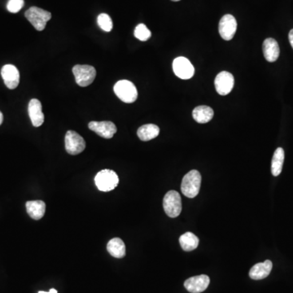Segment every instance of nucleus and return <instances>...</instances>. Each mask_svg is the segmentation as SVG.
I'll use <instances>...</instances> for the list:
<instances>
[{"mask_svg": "<svg viewBox=\"0 0 293 293\" xmlns=\"http://www.w3.org/2000/svg\"><path fill=\"white\" fill-rule=\"evenodd\" d=\"M201 185V175L195 170L190 171L183 177L181 191L187 197L194 198L200 192Z\"/></svg>", "mask_w": 293, "mask_h": 293, "instance_id": "f257e3e1", "label": "nucleus"}, {"mask_svg": "<svg viewBox=\"0 0 293 293\" xmlns=\"http://www.w3.org/2000/svg\"><path fill=\"white\" fill-rule=\"evenodd\" d=\"M95 183L98 189L104 192L114 190L118 185V176L111 170H103L96 175Z\"/></svg>", "mask_w": 293, "mask_h": 293, "instance_id": "f03ea898", "label": "nucleus"}, {"mask_svg": "<svg viewBox=\"0 0 293 293\" xmlns=\"http://www.w3.org/2000/svg\"><path fill=\"white\" fill-rule=\"evenodd\" d=\"M25 16L37 31H42L46 27L48 21L52 18V14L48 11L32 7L25 12Z\"/></svg>", "mask_w": 293, "mask_h": 293, "instance_id": "7ed1b4c3", "label": "nucleus"}, {"mask_svg": "<svg viewBox=\"0 0 293 293\" xmlns=\"http://www.w3.org/2000/svg\"><path fill=\"white\" fill-rule=\"evenodd\" d=\"M113 90L116 96L123 102L131 104L137 100V88H135L133 82L128 80H121L117 81L115 84Z\"/></svg>", "mask_w": 293, "mask_h": 293, "instance_id": "20e7f679", "label": "nucleus"}, {"mask_svg": "<svg viewBox=\"0 0 293 293\" xmlns=\"http://www.w3.org/2000/svg\"><path fill=\"white\" fill-rule=\"evenodd\" d=\"M164 212L170 218H177L182 211L181 196L176 191H170L163 200Z\"/></svg>", "mask_w": 293, "mask_h": 293, "instance_id": "39448f33", "label": "nucleus"}, {"mask_svg": "<svg viewBox=\"0 0 293 293\" xmlns=\"http://www.w3.org/2000/svg\"><path fill=\"white\" fill-rule=\"evenodd\" d=\"M73 73L77 85L82 88L91 85L96 77V69L91 65H75Z\"/></svg>", "mask_w": 293, "mask_h": 293, "instance_id": "423d86ee", "label": "nucleus"}, {"mask_svg": "<svg viewBox=\"0 0 293 293\" xmlns=\"http://www.w3.org/2000/svg\"><path fill=\"white\" fill-rule=\"evenodd\" d=\"M86 142L81 135L73 131H69L65 135V149L70 155H77L83 152Z\"/></svg>", "mask_w": 293, "mask_h": 293, "instance_id": "0eeeda50", "label": "nucleus"}, {"mask_svg": "<svg viewBox=\"0 0 293 293\" xmlns=\"http://www.w3.org/2000/svg\"><path fill=\"white\" fill-rule=\"evenodd\" d=\"M173 70L178 77L183 80L190 79L195 73V69L191 61L183 56H179L174 61Z\"/></svg>", "mask_w": 293, "mask_h": 293, "instance_id": "6e6552de", "label": "nucleus"}, {"mask_svg": "<svg viewBox=\"0 0 293 293\" xmlns=\"http://www.w3.org/2000/svg\"><path fill=\"white\" fill-rule=\"evenodd\" d=\"M237 29V21L232 15L227 14L223 16L219 21V30L222 38L226 41H230L235 36Z\"/></svg>", "mask_w": 293, "mask_h": 293, "instance_id": "1a4fd4ad", "label": "nucleus"}, {"mask_svg": "<svg viewBox=\"0 0 293 293\" xmlns=\"http://www.w3.org/2000/svg\"><path fill=\"white\" fill-rule=\"evenodd\" d=\"M235 84V78L231 73L223 71L217 75L214 85L218 93L220 96H227L231 93Z\"/></svg>", "mask_w": 293, "mask_h": 293, "instance_id": "9d476101", "label": "nucleus"}, {"mask_svg": "<svg viewBox=\"0 0 293 293\" xmlns=\"http://www.w3.org/2000/svg\"><path fill=\"white\" fill-rule=\"evenodd\" d=\"M88 127L104 139H112L117 131L116 125L112 121H91Z\"/></svg>", "mask_w": 293, "mask_h": 293, "instance_id": "9b49d317", "label": "nucleus"}, {"mask_svg": "<svg viewBox=\"0 0 293 293\" xmlns=\"http://www.w3.org/2000/svg\"><path fill=\"white\" fill-rule=\"evenodd\" d=\"M210 283V279L208 275H198L187 279L184 283V287L189 292L200 293L205 291Z\"/></svg>", "mask_w": 293, "mask_h": 293, "instance_id": "f8f14e48", "label": "nucleus"}, {"mask_svg": "<svg viewBox=\"0 0 293 293\" xmlns=\"http://www.w3.org/2000/svg\"><path fill=\"white\" fill-rule=\"evenodd\" d=\"M1 75L5 84L9 89L13 90L18 87L20 82V73L17 67L13 65H6L1 69Z\"/></svg>", "mask_w": 293, "mask_h": 293, "instance_id": "ddd939ff", "label": "nucleus"}, {"mask_svg": "<svg viewBox=\"0 0 293 293\" xmlns=\"http://www.w3.org/2000/svg\"><path fill=\"white\" fill-rule=\"evenodd\" d=\"M28 112L33 127H41L44 121V114L43 112L42 104L39 100L37 99L30 100L28 107Z\"/></svg>", "mask_w": 293, "mask_h": 293, "instance_id": "4468645a", "label": "nucleus"}, {"mask_svg": "<svg viewBox=\"0 0 293 293\" xmlns=\"http://www.w3.org/2000/svg\"><path fill=\"white\" fill-rule=\"evenodd\" d=\"M262 49H263L265 58L268 62H275L279 58V53H280L279 44L274 38H271V37L266 38L263 42Z\"/></svg>", "mask_w": 293, "mask_h": 293, "instance_id": "2eb2a0df", "label": "nucleus"}, {"mask_svg": "<svg viewBox=\"0 0 293 293\" xmlns=\"http://www.w3.org/2000/svg\"><path fill=\"white\" fill-rule=\"evenodd\" d=\"M272 267V262L270 260L265 261L262 263H258V264L253 266L250 270V278L254 280H260V279H265L270 275Z\"/></svg>", "mask_w": 293, "mask_h": 293, "instance_id": "dca6fc26", "label": "nucleus"}, {"mask_svg": "<svg viewBox=\"0 0 293 293\" xmlns=\"http://www.w3.org/2000/svg\"><path fill=\"white\" fill-rule=\"evenodd\" d=\"M26 211L33 220H40L46 212V204L42 200L26 202Z\"/></svg>", "mask_w": 293, "mask_h": 293, "instance_id": "f3484780", "label": "nucleus"}, {"mask_svg": "<svg viewBox=\"0 0 293 293\" xmlns=\"http://www.w3.org/2000/svg\"><path fill=\"white\" fill-rule=\"evenodd\" d=\"M214 112L212 108L205 105L198 106L194 108L192 116L196 122L205 124L212 120Z\"/></svg>", "mask_w": 293, "mask_h": 293, "instance_id": "a211bd4d", "label": "nucleus"}, {"mask_svg": "<svg viewBox=\"0 0 293 293\" xmlns=\"http://www.w3.org/2000/svg\"><path fill=\"white\" fill-rule=\"evenodd\" d=\"M107 250L111 256L122 258L125 256V245L120 238H113L107 244Z\"/></svg>", "mask_w": 293, "mask_h": 293, "instance_id": "6ab92c4d", "label": "nucleus"}, {"mask_svg": "<svg viewBox=\"0 0 293 293\" xmlns=\"http://www.w3.org/2000/svg\"><path fill=\"white\" fill-rule=\"evenodd\" d=\"M160 128L154 124H147L142 125L137 131V135L142 141H149L158 136Z\"/></svg>", "mask_w": 293, "mask_h": 293, "instance_id": "aec40b11", "label": "nucleus"}, {"mask_svg": "<svg viewBox=\"0 0 293 293\" xmlns=\"http://www.w3.org/2000/svg\"><path fill=\"white\" fill-rule=\"evenodd\" d=\"M179 243L184 251L191 252L199 245V239L193 233L187 232L180 236Z\"/></svg>", "mask_w": 293, "mask_h": 293, "instance_id": "412c9836", "label": "nucleus"}, {"mask_svg": "<svg viewBox=\"0 0 293 293\" xmlns=\"http://www.w3.org/2000/svg\"><path fill=\"white\" fill-rule=\"evenodd\" d=\"M283 161H284V151L282 148H278L275 150L271 162V173L275 177L279 176L282 172Z\"/></svg>", "mask_w": 293, "mask_h": 293, "instance_id": "4be33fe9", "label": "nucleus"}, {"mask_svg": "<svg viewBox=\"0 0 293 293\" xmlns=\"http://www.w3.org/2000/svg\"><path fill=\"white\" fill-rule=\"evenodd\" d=\"M135 36L136 38L140 40V41L145 42V41H148L151 37L152 33L144 24H140L135 28Z\"/></svg>", "mask_w": 293, "mask_h": 293, "instance_id": "5701e85b", "label": "nucleus"}, {"mask_svg": "<svg viewBox=\"0 0 293 293\" xmlns=\"http://www.w3.org/2000/svg\"><path fill=\"white\" fill-rule=\"evenodd\" d=\"M98 25L100 29L105 32H110L112 29V21L111 17L106 13L99 15L97 18Z\"/></svg>", "mask_w": 293, "mask_h": 293, "instance_id": "b1692460", "label": "nucleus"}, {"mask_svg": "<svg viewBox=\"0 0 293 293\" xmlns=\"http://www.w3.org/2000/svg\"><path fill=\"white\" fill-rule=\"evenodd\" d=\"M24 6V0H9L7 9L12 13H18Z\"/></svg>", "mask_w": 293, "mask_h": 293, "instance_id": "393cba45", "label": "nucleus"}, {"mask_svg": "<svg viewBox=\"0 0 293 293\" xmlns=\"http://www.w3.org/2000/svg\"><path fill=\"white\" fill-rule=\"evenodd\" d=\"M289 42L291 44V48L293 49V29H291V31L289 32L288 34Z\"/></svg>", "mask_w": 293, "mask_h": 293, "instance_id": "a878e982", "label": "nucleus"}, {"mask_svg": "<svg viewBox=\"0 0 293 293\" xmlns=\"http://www.w3.org/2000/svg\"><path fill=\"white\" fill-rule=\"evenodd\" d=\"M38 293H58V292H57V291H56V289L52 288L51 289L50 291H48V292H46V291H38Z\"/></svg>", "mask_w": 293, "mask_h": 293, "instance_id": "bb28decb", "label": "nucleus"}, {"mask_svg": "<svg viewBox=\"0 0 293 293\" xmlns=\"http://www.w3.org/2000/svg\"><path fill=\"white\" fill-rule=\"evenodd\" d=\"M3 121H4V115L2 112H0V125L2 124Z\"/></svg>", "mask_w": 293, "mask_h": 293, "instance_id": "cd10ccee", "label": "nucleus"}, {"mask_svg": "<svg viewBox=\"0 0 293 293\" xmlns=\"http://www.w3.org/2000/svg\"><path fill=\"white\" fill-rule=\"evenodd\" d=\"M171 1H174V2H178V1H180V0H171Z\"/></svg>", "mask_w": 293, "mask_h": 293, "instance_id": "c85d7f7f", "label": "nucleus"}]
</instances>
